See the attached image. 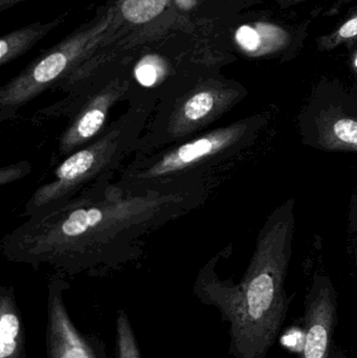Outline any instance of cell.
<instances>
[{
	"mask_svg": "<svg viewBox=\"0 0 357 358\" xmlns=\"http://www.w3.org/2000/svg\"><path fill=\"white\" fill-rule=\"evenodd\" d=\"M211 189L106 179L25 217L0 250L10 262L60 275H103L136 262L153 234L203 206Z\"/></svg>",
	"mask_w": 357,
	"mask_h": 358,
	"instance_id": "1",
	"label": "cell"
},
{
	"mask_svg": "<svg viewBox=\"0 0 357 358\" xmlns=\"http://www.w3.org/2000/svg\"><path fill=\"white\" fill-rule=\"evenodd\" d=\"M295 200L275 208L260 229L240 283L221 280L215 271L221 254L201 269L194 294L216 307L230 325L233 358H268L284 325L291 300L285 289L293 255Z\"/></svg>",
	"mask_w": 357,
	"mask_h": 358,
	"instance_id": "2",
	"label": "cell"
},
{
	"mask_svg": "<svg viewBox=\"0 0 357 358\" xmlns=\"http://www.w3.org/2000/svg\"><path fill=\"white\" fill-rule=\"evenodd\" d=\"M268 119V115L258 113L151 155L134 157L119 170L117 179L136 185L211 189L215 176L256 142Z\"/></svg>",
	"mask_w": 357,
	"mask_h": 358,
	"instance_id": "3",
	"label": "cell"
},
{
	"mask_svg": "<svg viewBox=\"0 0 357 358\" xmlns=\"http://www.w3.org/2000/svg\"><path fill=\"white\" fill-rule=\"evenodd\" d=\"M154 108L150 103H130L98 138L61 162L50 181L31 194L23 216L59 206L100 181L115 179L126 159L136 155Z\"/></svg>",
	"mask_w": 357,
	"mask_h": 358,
	"instance_id": "4",
	"label": "cell"
},
{
	"mask_svg": "<svg viewBox=\"0 0 357 358\" xmlns=\"http://www.w3.org/2000/svg\"><path fill=\"white\" fill-rule=\"evenodd\" d=\"M247 96L245 86L220 76L180 82L157 103L134 157L151 155L207 131Z\"/></svg>",
	"mask_w": 357,
	"mask_h": 358,
	"instance_id": "5",
	"label": "cell"
},
{
	"mask_svg": "<svg viewBox=\"0 0 357 358\" xmlns=\"http://www.w3.org/2000/svg\"><path fill=\"white\" fill-rule=\"evenodd\" d=\"M117 8H104L56 45L31 61L0 88V122L12 120L22 107L50 88L58 87L106 43L121 24Z\"/></svg>",
	"mask_w": 357,
	"mask_h": 358,
	"instance_id": "6",
	"label": "cell"
},
{
	"mask_svg": "<svg viewBox=\"0 0 357 358\" xmlns=\"http://www.w3.org/2000/svg\"><path fill=\"white\" fill-rule=\"evenodd\" d=\"M131 94V77L127 69H115L112 73L108 69L40 109L35 119L66 117V127L59 136L58 152L61 157H67L98 138L108 126L113 107L130 101Z\"/></svg>",
	"mask_w": 357,
	"mask_h": 358,
	"instance_id": "7",
	"label": "cell"
},
{
	"mask_svg": "<svg viewBox=\"0 0 357 358\" xmlns=\"http://www.w3.org/2000/svg\"><path fill=\"white\" fill-rule=\"evenodd\" d=\"M305 146L357 155V98L343 92H316L298 117Z\"/></svg>",
	"mask_w": 357,
	"mask_h": 358,
	"instance_id": "8",
	"label": "cell"
},
{
	"mask_svg": "<svg viewBox=\"0 0 357 358\" xmlns=\"http://www.w3.org/2000/svg\"><path fill=\"white\" fill-rule=\"evenodd\" d=\"M337 294L326 273H316L304 304V336L298 358H330L337 321Z\"/></svg>",
	"mask_w": 357,
	"mask_h": 358,
	"instance_id": "9",
	"label": "cell"
},
{
	"mask_svg": "<svg viewBox=\"0 0 357 358\" xmlns=\"http://www.w3.org/2000/svg\"><path fill=\"white\" fill-rule=\"evenodd\" d=\"M68 284L61 279L52 280L48 287L46 348L48 358H104L100 344L92 336L77 329L63 302V292Z\"/></svg>",
	"mask_w": 357,
	"mask_h": 358,
	"instance_id": "10",
	"label": "cell"
},
{
	"mask_svg": "<svg viewBox=\"0 0 357 358\" xmlns=\"http://www.w3.org/2000/svg\"><path fill=\"white\" fill-rule=\"evenodd\" d=\"M305 24H281L259 20L243 25L237 31V42L242 52L254 59L293 58L307 36Z\"/></svg>",
	"mask_w": 357,
	"mask_h": 358,
	"instance_id": "11",
	"label": "cell"
},
{
	"mask_svg": "<svg viewBox=\"0 0 357 358\" xmlns=\"http://www.w3.org/2000/svg\"><path fill=\"white\" fill-rule=\"evenodd\" d=\"M68 15L69 12H65L48 22L31 23L2 35L0 38V65L4 66L20 58L42 38L62 24Z\"/></svg>",
	"mask_w": 357,
	"mask_h": 358,
	"instance_id": "12",
	"label": "cell"
},
{
	"mask_svg": "<svg viewBox=\"0 0 357 358\" xmlns=\"http://www.w3.org/2000/svg\"><path fill=\"white\" fill-rule=\"evenodd\" d=\"M24 340L20 313L12 288L0 290V358H23Z\"/></svg>",
	"mask_w": 357,
	"mask_h": 358,
	"instance_id": "13",
	"label": "cell"
},
{
	"mask_svg": "<svg viewBox=\"0 0 357 358\" xmlns=\"http://www.w3.org/2000/svg\"><path fill=\"white\" fill-rule=\"evenodd\" d=\"M357 41V6L340 27L316 40L318 48L323 52L333 50L339 46L350 45Z\"/></svg>",
	"mask_w": 357,
	"mask_h": 358,
	"instance_id": "14",
	"label": "cell"
},
{
	"mask_svg": "<svg viewBox=\"0 0 357 358\" xmlns=\"http://www.w3.org/2000/svg\"><path fill=\"white\" fill-rule=\"evenodd\" d=\"M167 0H125L121 8H117L119 16L132 23H144L156 16V13L148 6L163 12Z\"/></svg>",
	"mask_w": 357,
	"mask_h": 358,
	"instance_id": "15",
	"label": "cell"
},
{
	"mask_svg": "<svg viewBox=\"0 0 357 358\" xmlns=\"http://www.w3.org/2000/svg\"><path fill=\"white\" fill-rule=\"evenodd\" d=\"M115 358H142L133 330L127 315L124 311L119 313L117 320V350Z\"/></svg>",
	"mask_w": 357,
	"mask_h": 358,
	"instance_id": "16",
	"label": "cell"
},
{
	"mask_svg": "<svg viewBox=\"0 0 357 358\" xmlns=\"http://www.w3.org/2000/svg\"><path fill=\"white\" fill-rule=\"evenodd\" d=\"M31 165L27 162L6 166L0 169V185H8L19 179L24 178L31 172Z\"/></svg>",
	"mask_w": 357,
	"mask_h": 358,
	"instance_id": "17",
	"label": "cell"
},
{
	"mask_svg": "<svg viewBox=\"0 0 357 358\" xmlns=\"http://www.w3.org/2000/svg\"><path fill=\"white\" fill-rule=\"evenodd\" d=\"M348 221H349V231L354 241V259L357 269V193L352 196L350 201L349 213H348Z\"/></svg>",
	"mask_w": 357,
	"mask_h": 358,
	"instance_id": "18",
	"label": "cell"
},
{
	"mask_svg": "<svg viewBox=\"0 0 357 358\" xmlns=\"http://www.w3.org/2000/svg\"><path fill=\"white\" fill-rule=\"evenodd\" d=\"M24 1H27V0H0V12H4V10H10V8H14L15 6H17V4Z\"/></svg>",
	"mask_w": 357,
	"mask_h": 358,
	"instance_id": "19",
	"label": "cell"
},
{
	"mask_svg": "<svg viewBox=\"0 0 357 358\" xmlns=\"http://www.w3.org/2000/svg\"><path fill=\"white\" fill-rule=\"evenodd\" d=\"M309 1V0H276L277 4L281 8H291L296 4L303 3V2Z\"/></svg>",
	"mask_w": 357,
	"mask_h": 358,
	"instance_id": "20",
	"label": "cell"
},
{
	"mask_svg": "<svg viewBox=\"0 0 357 358\" xmlns=\"http://www.w3.org/2000/svg\"><path fill=\"white\" fill-rule=\"evenodd\" d=\"M330 358H349L347 353L345 351L342 350L339 348H333V352H331Z\"/></svg>",
	"mask_w": 357,
	"mask_h": 358,
	"instance_id": "21",
	"label": "cell"
},
{
	"mask_svg": "<svg viewBox=\"0 0 357 358\" xmlns=\"http://www.w3.org/2000/svg\"><path fill=\"white\" fill-rule=\"evenodd\" d=\"M238 1L249 6V4L257 3V2L261 1V0H238Z\"/></svg>",
	"mask_w": 357,
	"mask_h": 358,
	"instance_id": "22",
	"label": "cell"
}]
</instances>
